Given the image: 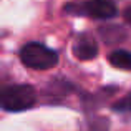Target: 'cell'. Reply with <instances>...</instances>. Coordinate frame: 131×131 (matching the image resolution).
<instances>
[{
    "mask_svg": "<svg viewBox=\"0 0 131 131\" xmlns=\"http://www.w3.org/2000/svg\"><path fill=\"white\" fill-rule=\"evenodd\" d=\"M65 13L77 17H90V18H111L116 15V5L113 0H78L65 5Z\"/></svg>",
    "mask_w": 131,
    "mask_h": 131,
    "instance_id": "obj_1",
    "label": "cell"
},
{
    "mask_svg": "<svg viewBox=\"0 0 131 131\" xmlns=\"http://www.w3.org/2000/svg\"><path fill=\"white\" fill-rule=\"evenodd\" d=\"M20 60L33 70H48L58 63V55L42 43H28L20 50Z\"/></svg>",
    "mask_w": 131,
    "mask_h": 131,
    "instance_id": "obj_3",
    "label": "cell"
},
{
    "mask_svg": "<svg viewBox=\"0 0 131 131\" xmlns=\"http://www.w3.org/2000/svg\"><path fill=\"white\" fill-rule=\"evenodd\" d=\"M110 63L119 70H131V51L128 50H115L110 55Z\"/></svg>",
    "mask_w": 131,
    "mask_h": 131,
    "instance_id": "obj_5",
    "label": "cell"
},
{
    "mask_svg": "<svg viewBox=\"0 0 131 131\" xmlns=\"http://www.w3.org/2000/svg\"><path fill=\"white\" fill-rule=\"evenodd\" d=\"M73 55L78 60H91L98 55V45L90 35H80L73 43Z\"/></svg>",
    "mask_w": 131,
    "mask_h": 131,
    "instance_id": "obj_4",
    "label": "cell"
},
{
    "mask_svg": "<svg viewBox=\"0 0 131 131\" xmlns=\"http://www.w3.org/2000/svg\"><path fill=\"white\" fill-rule=\"evenodd\" d=\"M37 93L30 85H10L2 90L0 103L5 111H23L35 105Z\"/></svg>",
    "mask_w": 131,
    "mask_h": 131,
    "instance_id": "obj_2",
    "label": "cell"
},
{
    "mask_svg": "<svg viewBox=\"0 0 131 131\" xmlns=\"http://www.w3.org/2000/svg\"><path fill=\"white\" fill-rule=\"evenodd\" d=\"M88 131H108V119H105V118L91 119Z\"/></svg>",
    "mask_w": 131,
    "mask_h": 131,
    "instance_id": "obj_7",
    "label": "cell"
},
{
    "mask_svg": "<svg viewBox=\"0 0 131 131\" xmlns=\"http://www.w3.org/2000/svg\"><path fill=\"white\" fill-rule=\"evenodd\" d=\"M123 15H125V20L128 23H131V7H128V8L125 10V13H123Z\"/></svg>",
    "mask_w": 131,
    "mask_h": 131,
    "instance_id": "obj_8",
    "label": "cell"
},
{
    "mask_svg": "<svg viewBox=\"0 0 131 131\" xmlns=\"http://www.w3.org/2000/svg\"><path fill=\"white\" fill-rule=\"evenodd\" d=\"M115 111H119V113H131V93L126 96H123L121 100H118L116 103H113L111 106Z\"/></svg>",
    "mask_w": 131,
    "mask_h": 131,
    "instance_id": "obj_6",
    "label": "cell"
}]
</instances>
